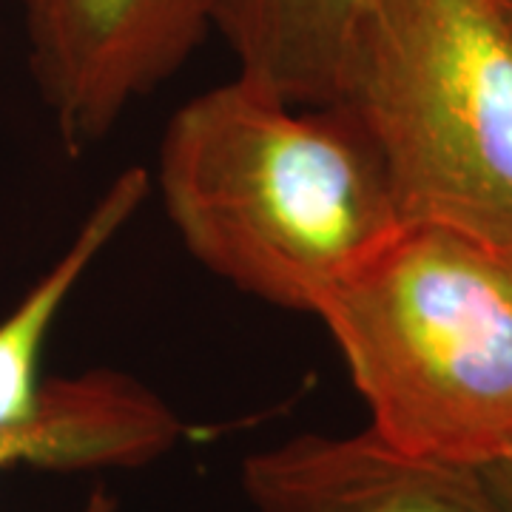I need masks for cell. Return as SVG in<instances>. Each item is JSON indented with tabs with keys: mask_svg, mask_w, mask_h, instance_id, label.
Wrapping results in <instances>:
<instances>
[{
	"mask_svg": "<svg viewBox=\"0 0 512 512\" xmlns=\"http://www.w3.org/2000/svg\"><path fill=\"white\" fill-rule=\"evenodd\" d=\"M151 183L202 268L311 316L404 228L345 111L293 106L242 74L171 114Z\"/></svg>",
	"mask_w": 512,
	"mask_h": 512,
	"instance_id": "6da1fadb",
	"label": "cell"
},
{
	"mask_svg": "<svg viewBox=\"0 0 512 512\" xmlns=\"http://www.w3.org/2000/svg\"><path fill=\"white\" fill-rule=\"evenodd\" d=\"M313 316L384 444L473 470L512 456V259L404 225Z\"/></svg>",
	"mask_w": 512,
	"mask_h": 512,
	"instance_id": "7a4b0ae2",
	"label": "cell"
},
{
	"mask_svg": "<svg viewBox=\"0 0 512 512\" xmlns=\"http://www.w3.org/2000/svg\"><path fill=\"white\" fill-rule=\"evenodd\" d=\"M330 106L376 151L404 225L512 259V15L501 0H373Z\"/></svg>",
	"mask_w": 512,
	"mask_h": 512,
	"instance_id": "3957f363",
	"label": "cell"
},
{
	"mask_svg": "<svg viewBox=\"0 0 512 512\" xmlns=\"http://www.w3.org/2000/svg\"><path fill=\"white\" fill-rule=\"evenodd\" d=\"M29 66L63 148L106 140L126 111L183 69L217 0H18Z\"/></svg>",
	"mask_w": 512,
	"mask_h": 512,
	"instance_id": "277c9868",
	"label": "cell"
},
{
	"mask_svg": "<svg viewBox=\"0 0 512 512\" xmlns=\"http://www.w3.org/2000/svg\"><path fill=\"white\" fill-rule=\"evenodd\" d=\"M254 512H501L481 470L407 456L376 433H302L242 461Z\"/></svg>",
	"mask_w": 512,
	"mask_h": 512,
	"instance_id": "5b68a950",
	"label": "cell"
},
{
	"mask_svg": "<svg viewBox=\"0 0 512 512\" xmlns=\"http://www.w3.org/2000/svg\"><path fill=\"white\" fill-rule=\"evenodd\" d=\"M183 439V421L151 387L109 367L46 379L29 424L0 433V470H137ZM80 512H117V498L97 484Z\"/></svg>",
	"mask_w": 512,
	"mask_h": 512,
	"instance_id": "8992f818",
	"label": "cell"
},
{
	"mask_svg": "<svg viewBox=\"0 0 512 512\" xmlns=\"http://www.w3.org/2000/svg\"><path fill=\"white\" fill-rule=\"evenodd\" d=\"M373 0H217L237 74L293 106H330L350 37Z\"/></svg>",
	"mask_w": 512,
	"mask_h": 512,
	"instance_id": "52a82bcc",
	"label": "cell"
},
{
	"mask_svg": "<svg viewBox=\"0 0 512 512\" xmlns=\"http://www.w3.org/2000/svg\"><path fill=\"white\" fill-rule=\"evenodd\" d=\"M151 174L131 165L117 174L80 222L69 248L0 319V433L29 424L40 402V356L49 328L114 237L134 220L151 194Z\"/></svg>",
	"mask_w": 512,
	"mask_h": 512,
	"instance_id": "ba28073f",
	"label": "cell"
},
{
	"mask_svg": "<svg viewBox=\"0 0 512 512\" xmlns=\"http://www.w3.org/2000/svg\"><path fill=\"white\" fill-rule=\"evenodd\" d=\"M481 476L487 481L490 493L501 512H512V456L498 461L493 467H484Z\"/></svg>",
	"mask_w": 512,
	"mask_h": 512,
	"instance_id": "9c48e42d",
	"label": "cell"
},
{
	"mask_svg": "<svg viewBox=\"0 0 512 512\" xmlns=\"http://www.w3.org/2000/svg\"><path fill=\"white\" fill-rule=\"evenodd\" d=\"M501 3L507 6V12H510V15H512V0H501Z\"/></svg>",
	"mask_w": 512,
	"mask_h": 512,
	"instance_id": "30bf717a",
	"label": "cell"
}]
</instances>
